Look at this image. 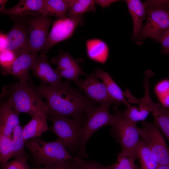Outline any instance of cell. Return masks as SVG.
<instances>
[{"label": "cell", "mask_w": 169, "mask_h": 169, "mask_svg": "<svg viewBox=\"0 0 169 169\" xmlns=\"http://www.w3.org/2000/svg\"><path fill=\"white\" fill-rule=\"evenodd\" d=\"M37 90L46 101L48 116L58 115L84 119V113L95 103L69 82L54 86L40 84Z\"/></svg>", "instance_id": "obj_1"}, {"label": "cell", "mask_w": 169, "mask_h": 169, "mask_svg": "<svg viewBox=\"0 0 169 169\" xmlns=\"http://www.w3.org/2000/svg\"><path fill=\"white\" fill-rule=\"evenodd\" d=\"M1 97L19 114L26 113L32 117L41 111L47 110L46 103L36 87L27 82L5 85L3 88Z\"/></svg>", "instance_id": "obj_2"}, {"label": "cell", "mask_w": 169, "mask_h": 169, "mask_svg": "<svg viewBox=\"0 0 169 169\" xmlns=\"http://www.w3.org/2000/svg\"><path fill=\"white\" fill-rule=\"evenodd\" d=\"M25 147L29 151L34 165L41 166L49 163L74 159L66 148L65 144L58 139L47 142L40 137L29 139L25 142Z\"/></svg>", "instance_id": "obj_3"}, {"label": "cell", "mask_w": 169, "mask_h": 169, "mask_svg": "<svg viewBox=\"0 0 169 169\" xmlns=\"http://www.w3.org/2000/svg\"><path fill=\"white\" fill-rule=\"evenodd\" d=\"M110 105L109 104L102 103L97 107L95 105L88 108L85 111V117L81 129L77 157L87 158L88 155L86 151V146L89 138L101 127L112 125L114 115L110 113L109 110Z\"/></svg>", "instance_id": "obj_4"}, {"label": "cell", "mask_w": 169, "mask_h": 169, "mask_svg": "<svg viewBox=\"0 0 169 169\" xmlns=\"http://www.w3.org/2000/svg\"><path fill=\"white\" fill-rule=\"evenodd\" d=\"M114 110L110 134L120 145L121 151L129 152L137 158L136 149L140 135L136 124L127 119L116 107Z\"/></svg>", "instance_id": "obj_5"}, {"label": "cell", "mask_w": 169, "mask_h": 169, "mask_svg": "<svg viewBox=\"0 0 169 169\" xmlns=\"http://www.w3.org/2000/svg\"><path fill=\"white\" fill-rule=\"evenodd\" d=\"M48 119L52 122L49 130L64 142L68 151H78L84 119L58 115L49 116Z\"/></svg>", "instance_id": "obj_6"}, {"label": "cell", "mask_w": 169, "mask_h": 169, "mask_svg": "<svg viewBox=\"0 0 169 169\" xmlns=\"http://www.w3.org/2000/svg\"><path fill=\"white\" fill-rule=\"evenodd\" d=\"M140 136L159 165L169 166V149L162 133L153 123L142 122Z\"/></svg>", "instance_id": "obj_7"}, {"label": "cell", "mask_w": 169, "mask_h": 169, "mask_svg": "<svg viewBox=\"0 0 169 169\" xmlns=\"http://www.w3.org/2000/svg\"><path fill=\"white\" fill-rule=\"evenodd\" d=\"M84 14L59 18L53 23L45 45L41 50L45 54L53 46L72 36L76 28L83 24Z\"/></svg>", "instance_id": "obj_8"}, {"label": "cell", "mask_w": 169, "mask_h": 169, "mask_svg": "<svg viewBox=\"0 0 169 169\" xmlns=\"http://www.w3.org/2000/svg\"><path fill=\"white\" fill-rule=\"evenodd\" d=\"M147 19L141 29V39L150 37L160 42L169 30V11L164 8H150L147 9Z\"/></svg>", "instance_id": "obj_9"}, {"label": "cell", "mask_w": 169, "mask_h": 169, "mask_svg": "<svg viewBox=\"0 0 169 169\" xmlns=\"http://www.w3.org/2000/svg\"><path fill=\"white\" fill-rule=\"evenodd\" d=\"M52 21L48 16L42 14L29 19L28 22V47L37 54L44 48L49 33Z\"/></svg>", "instance_id": "obj_10"}, {"label": "cell", "mask_w": 169, "mask_h": 169, "mask_svg": "<svg viewBox=\"0 0 169 169\" xmlns=\"http://www.w3.org/2000/svg\"><path fill=\"white\" fill-rule=\"evenodd\" d=\"M93 73L87 76L84 79L79 78L75 82L78 88L85 95L86 98L95 103L118 104L109 95L103 83L98 80Z\"/></svg>", "instance_id": "obj_11"}, {"label": "cell", "mask_w": 169, "mask_h": 169, "mask_svg": "<svg viewBox=\"0 0 169 169\" xmlns=\"http://www.w3.org/2000/svg\"><path fill=\"white\" fill-rule=\"evenodd\" d=\"M15 53L16 57L15 60L9 67L2 70L3 74H10L20 82L30 81L28 72L31 70L36 54L31 52L28 47Z\"/></svg>", "instance_id": "obj_12"}, {"label": "cell", "mask_w": 169, "mask_h": 169, "mask_svg": "<svg viewBox=\"0 0 169 169\" xmlns=\"http://www.w3.org/2000/svg\"><path fill=\"white\" fill-rule=\"evenodd\" d=\"M80 61L74 59L67 53L61 54L51 59V62L57 65L55 70L61 78H65L75 83L79 78V76H86L79 65Z\"/></svg>", "instance_id": "obj_13"}, {"label": "cell", "mask_w": 169, "mask_h": 169, "mask_svg": "<svg viewBox=\"0 0 169 169\" xmlns=\"http://www.w3.org/2000/svg\"><path fill=\"white\" fill-rule=\"evenodd\" d=\"M31 70L33 75L41 80V84L54 86L62 83V78L51 67L45 54L36 56Z\"/></svg>", "instance_id": "obj_14"}, {"label": "cell", "mask_w": 169, "mask_h": 169, "mask_svg": "<svg viewBox=\"0 0 169 169\" xmlns=\"http://www.w3.org/2000/svg\"><path fill=\"white\" fill-rule=\"evenodd\" d=\"M6 34V49L16 53L21 49L28 47V27L24 23H16Z\"/></svg>", "instance_id": "obj_15"}, {"label": "cell", "mask_w": 169, "mask_h": 169, "mask_svg": "<svg viewBox=\"0 0 169 169\" xmlns=\"http://www.w3.org/2000/svg\"><path fill=\"white\" fill-rule=\"evenodd\" d=\"M31 120L23 127L25 142L29 139L40 137L49 130L47 123L48 113L47 110L41 111L31 117Z\"/></svg>", "instance_id": "obj_16"}, {"label": "cell", "mask_w": 169, "mask_h": 169, "mask_svg": "<svg viewBox=\"0 0 169 169\" xmlns=\"http://www.w3.org/2000/svg\"><path fill=\"white\" fill-rule=\"evenodd\" d=\"M44 0H21L12 8L5 9L2 13L12 16H24L43 14Z\"/></svg>", "instance_id": "obj_17"}, {"label": "cell", "mask_w": 169, "mask_h": 169, "mask_svg": "<svg viewBox=\"0 0 169 169\" xmlns=\"http://www.w3.org/2000/svg\"><path fill=\"white\" fill-rule=\"evenodd\" d=\"M19 115L8 102H3L0 105V133L12 135L14 128L20 124Z\"/></svg>", "instance_id": "obj_18"}, {"label": "cell", "mask_w": 169, "mask_h": 169, "mask_svg": "<svg viewBox=\"0 0 169 169\" xmlns=\"http://www.w3.org/2000/svg\"><path fill=\"white\" fill-rule=\"evenodd\" d=\"M126 2L132 18L133 29V38H136L140 35L142 23L147 13V6L139 0H126Z\"/></svg>", "instance_id": "obj_19"}, {"label": "cell", "mask_w": 169, "mask_h": 169, "mask_svg": "<svg viewBox=\"0 0 169 169\" xmlns=\"http://www.w3.org/2000/svg\"><path fill=\"white\" fill-rule=\"evenodd\" d=\"M86 49L87 55L90 59L102 64H105L107 60L109 48L102 40L97 38L87 40Z\"/></svg>", "instance_id": "obj_20"}, {"label": "cell", "mask_w": 169, "mask_h": 169, "mask_svg": "<svg viewBox=\"0 0 169 169\" xmlns=\"http://www.w3.org/2000/svg\"><path fill=\"white\" fill-rule=\"evenodd\" d=\"M94 73L98 79L102 80L108 94L118 104L122 103L126 107L130 105L125 98L124 92L108 73L97 68Z\"/></svg>", "instance_id": "obj_21"}, {"label": "cell", "mask_w": 169, "mask_h": 169, "mask_svg": "<svg viewBox=\"0 0 169 169\" xmlns=\"http://www.w3.org/2000/svg\"><path fill=\"white\" fill-rule=\"evenodd\" d=\"M139 103L138 108L130 105L122 112L125 117L136 124L138 121L145 120L149 114L153 112L157 105V103H155L153 101L148 105L143 98L140 100Z\"/></svg>", "instance_id": "obj_22"}, {"label": "cell", "mask_w": 169, "mask_h": 169, "mask_svg": "<svg viewBox=\"0 0 169 169\" xmlns=\"http://www.w3.org/2000/svg\"><path fill=\"white\" fill-rule=\"evenodd\" d=\"M141 169H157L159 165L142 139H140L136 149Z\"/></svg>", "instance_id": "obj_23"}, {"label": "cell", "mask_w": 169, "mask_h": 169, "mask_svg": "<svg viewBox=\"0 0 169 169\" xmlns=\"http://www.w3.org/2000/svg\"><path fill=\"white\" fill-rule=\"evenodd\" d=\"M25 141L23 134V127L20 123L14 128L12 134V158L27 161L31 157L25 151Z\"/></svg>", "instance_id": "obj_24"}, {"label": "cell", "mask_w": 169, "mask_h": 169, "mask_svg": "<svg viewBox=\"0 0 169 169\" xmlns=\"http://www.w3.org/2000/svg\"><path fill=\"white\" fill-rule=\"evenodd\" d=\"M43 15L59 18L66 16L70 6V0H44Z\"/></svg>", "instance_id": "obj_25"}, {"label": "cell", "mask_w": 169, "mask_h": 169, "mask_svg": "<svg viewBox=\"0 0 169 169\" xmlns=\"http://www.w3.org/2000/svg\"><path fill=\"white\" fill-rule=\"evenodd\" d=\"M152 113L154 124L169 141V109L159 105Z\"/></svg>", "instance_id": "obj_26"}, {"label": "cell", "mask_w": 169, "mask_h": 169, "mask_svg": "<svg viewBox=\"0 0 169 169\" xmlns=\"http://www.w3.org/2000/svg\"><path fill=\"white\" fill-rule=\"evenodd\" d=\"M93 0H70V8L66 16L81 14L86 12L95 11V4Z\"/></svg>", "instance_id": "obj_27"}, {"label": "cell", "mask_w": 169, "mask_h": 169, "mask_svg": "<svg viewBox=\"0 0 169 169\" xmlns=\"http://www.w3.org/2000/svg\"><path fill=\"white\" fill-rule=\"evenodd\" d=\"M12 135L7 136L0 133V164L1 169H6L8 160L12 158Z\"/></svg>", "instance_id": "obj_28"}, {"label": "cell", "mask_w": 169, "mask_h": 169, "mask_svg": "<svg viewBox=\"0 0 169 169\" xmlns=\"http://www.w3.org/2000/svg\"><path fill=\"white\" fill-rule=\"evenodd\" d=\"M136 158L129 152L121 151L117 155L115 163L107 166L110 169H139L135 163Z\"/></svg>", "instance_id": "obj_29"}, {"label": "cell", "mask_w": 169, "mask_h": 169, "mask_svg": "<svg viewBox=\"0 0 169 169\" xmlns=\"http://www.w3.org/2000/svg\"><path fill=\"white\" fill-rule=\"evenodd\" d=\"M74 159L48 163L41 166H33L32 169H78Z\"/></svg>", "instance_id": "obj_30"}, {"label": "cell", "mask_w": 169, "mask_h": 169, "mask_svg": "<svg viewBox=\"0 0 169 169\" xmlns=\"http://www.w3.org/2000/svg\"><path fill=\"white\" fill-rule=\"evenodd\" d=\"M0 52V63L3 70L10 67L15 60L16 55L14 52L6 49Z\"/></svg>", "instance_id": "obj_31"}, {"label": "cell", "mask_w": 169, "mask_h": 169, "mask_svg": "<svg viewBox=\"0 0 169 169\" xmlns=\"http://www.w3.org/2000/svg\"><path fill=\"white\" fill-rule=\"evenodd\" d=\"M74 161L78 169H110L95 161H86L75 157Z\"/></svg>", "instance_id": "obj_32"}, {"label": "cell", "mask_w": 169, "mask_h": 169, "mask_svg": "<svg viewBox=\"0 0 169 169\" xmlns=\"http://www.w3.org/2000/svg\"><path fill=\"white\" fill-rule=\"evenodd\" d=\"M6 169H32L28 164L27 161L14 159L8 162Z\"/></svg>", "instance_id": "obj_33"}, {"label": "cell", "mask_w": 169, "mask_h": 169, "mask_svg": "<svg viewBox=\"0 0 169 169\" xmlns=\"http://www.w3.org/2000/svg\"><path fill=\"white\" fill-rule=\"evenodd\" d=\"M156 93L159 99L169 93V80H164L159 82L155 88Z\"/></svg>", "instance_id": "obj_34"}, {"label": "cell", "mask_w": 169, "mask_h": 169, "mask_svg": "<svg viewBox=\"0 0 169 169\" xmlns=\"http://www.w3.org/2000/svg\"><path fill=\"white\" fill-rule=\"evenodd\" d=\"M160 42L163 52L166 54L169 53V30L162 38Z\"/></svg>", "instance_id": "obj_35"}, {"label": "cell", "mask_w": 169, "mask_h": 169, "mask_svg": "<svg viewBox=\"0 0 169 169\" xmlns=\"http://www.w3.org/2000/svg\"><path fill=\"white\" fill-rule=\"evenodd\" d=\"M151 4H155V8H164V7L169 6V0L150 1L146 2Z\"/></svg>", "instance_id": "obj_36"}, {"label": "cell", "mask_w": 169, "mask_h": 169, "mask_svg": "<svg viewBox=\"0 0 169 169\" xmlns=\"http://www.w3.org/2000/svg\"><path fill=\"white\" fill-rule=\"evenodd\" d=\"M117 0H95V4H97L103 8L109 6L112 3L118 2Z\"/></svg>", "instance_id": "obj_37"}, {"label": "cell", "mask_w": 169, "mask_h": 169, "mask_svg": "<svg viewBox=\"0 0 169 169\" xmlns=\"http://www.w3.org/2000/svg\"><path fill=\"white\" fill-rule=\"evenodd\" d=\"M7 44V34L1 33L0 34V51L6 49Z\"/></svg>", "instance_id": "obj_38"}, {"label": "cell", "mask_w": 169, "mask_h": 169, "mask_svg": "<svg viewBox=\"0 0 169 169\" xmlns=\"http://www.w3.org/2000/svg\"><path fill=\"white\" fill-rule=\"evenodd\" d=\"M159 99L163 107L166 108L169 107V93Z\"/></svg>", "instance_id": "obj_39"}, {"label": "cell", "mask_w": 169, "mask_h": 169, "mask_svg": "<svg viewBox=\"0 0 169 169\" xmlns=\"http://www.w3.org/2000/svg\"><path fill=\"white\" fill-rule=\"evenodd\" d=\"M6 0H0V11L3 13L6 9H5V6L6 3L8 1Z\"/></svg>", "instance_id": "obj_40"}, {"label": "cell", "mask_w": 169, "mask_h": 169, "mask_svg": "<svg viewBox=\"0 0 169 169\" xmlns=\"http://www.w3.org/2000/svg\"><path fill=\"white\" fill-rule=\"evenodd\" d=\"M157 169H169V166L159 165Z\"/></svg>", "instance_id": "obj_41"}]
</instances>
